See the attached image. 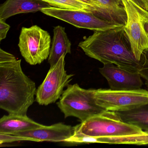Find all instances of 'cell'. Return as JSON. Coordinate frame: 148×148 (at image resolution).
Returning a JSON list of instances; mask_svg holds the SVG:
<instances>
[{"label":"cell","instance_id":"obj_24","mask_svg":"<svg viewBox=\"0 0 148 148\" xmlns=\"http://www.w3.org/2000/svg\"><path fill=\"white\" fill-rule=\"evenodd\" d=\"M144 28L145 31L148 33V15L145 19L144 22Z\"/></svg>","mask_w":148,"mask_h":148},{"label":"cell","instance_id":"obj_8","mask_svg":"<svg viewBox=\"0 0 148 148\" xmlns=\"http://www.w3.org/2000/svg\"><path fill=\"white\" fill-rule=\"evenodd\" d=\"M66 54L51 66L46 77L37 89L36 101L40 105L47 106L60 99L64 89L72 80L73 74H67L65 70Z\"/></svg>","mask_w":148,"mask_h":148},{"label":"cell","instance_id":"obj_9","mask_svg":"<svg viewBox=\"0 0 148 148\" xmlns=\"http://www.w3.org/2000/svg\"><path fill=\"white\" fill-rule=\"evenodd\" d=\"M44 14L67 22L76 27L93 31H106L124 26L100 18L91 12L51 7L40 11Z\"/></svg>","mask_w":148,"mask_h":148},{"label":"cell","instance_id":"obj_17","mask_svg":"<svg viewBox=\"0 0 148 148\" xmlns=\"http://www.w3.org/2000/svg\"><path fill=\"white\" fill-rule=\"evenodd\" d=\"M112 15L120 25L125 26L127 23L126 11L122 0H97Z\"/></svg>","mask_w":148,"mask_h":148},{"label":"cell","instance_id":"obj_13","mask_svg":"<svg viewBox=\"0 0 148 148\" xmlns=\"http://www.w3.org/2000/svg\"><path fill=\"white\" fill-rule=\"evenodd\" d=\"M51 7L41 0H6L0 6V19L6 21L16 14L36 12Z\"/></svg>","mask_w":148,"mask_h":148},{"label":"cell","instance_id":"obj_20","mask_svg":"<svg viewBox=\"0 0 148 148\" xmlns=\"http://www.w3.org/2000/svg\"><path fill=\"white\" fill-rule=\"evenodd\" d=\"M33 141L32 138L22 136H16L12 134L0 133V144L5 143H12L18 141Z\"/></svg>","mask_w":148,"mask_h":148},{"label":"cell","instance_id":"obj_6","mask_svg":"<svg viewBox=\"0 0 148 148\" xmlns=\"http://www.w3.org/2000/svg\"><path fill=\"white\" fill-rule=\"evenodd\" d=\"M94 97L98 105L105 110H126L148 103V91L143 89L119 90L111 89L94 90Z\"/></svg>","mask_w":148,"mask_h":148},{"label":"cell","instance_id":"obj_4","mask_svg":"<svg viewBox=\"0 0 148 148\" xmlns=\"http://www.w3.org/2000/svg\"><path fill=\"white\" fill-rule=\"evenodd\" d=\"M94 90L83 89L77 84L69 85L57 103L65 118L75 117L82 123L105 111L96 103Z\"/></svg>","mask_w":148,"mask_h":148},{"label":"cell","instance_id":"obj_1","mask_svg":"<svg viewBox=\"0 0 148 148\" xmlns=\"http://www.w3.org/2000/svg\"><path fill=\"white\" fill-rule=\"evenodd\" d=\"M124 27L95 31L78 46L86 55L103 64H114L130 71L138 72L139 61L132 52Z\"/></svg>","mask_w":148,"mask_h":148},{"label":"cell","instance_id":"obj_14","mask_svg":"<svg viewBox=\"0 0 148 148\" xmlns=\"http://www.w3.org/2000/svg\"><path fill=\"white\" fill-rule=\"evenodd\" d=\"M44 125L27 116L9 114L0 119V133L13 134L38 129Z\"/></svg>","mask_w":148,"mask_h":148},{"label":"cell","instance_id":"obj_18","mask_svg":"<svg viewBox=\"0 0 148 148\" xmlns=\"http://www.w3.org/2000/svg\"><path fill=\"white\" fill-rule=\"evenodd\" d=\"M53 7L69 10H82L93 13V8L79 0H41Z\"/></svg>","mask_w":148,"mask_h":148},{"label":"cell","instance_id":"obj_19","mask_svg":"<svg viewBox=\"0 0 148 148\" xmlns=\"http://www.w3.org/2000/svg\"><path fill=\"white\" fill-rule=\"evenodd\" d=\"M138 73L148 83V50L142 53L139 61Z\"/></svg>","mask_w":148,"mask_h":148},{"label":"cell","instance_id":"obj_11","mask_svg":"<svg viewBox=\"0 0 148 148\" xmlns=\"http://www.w3.org/2000/svg\"><path fill=\"white\" fill-rule=\"evenodd\" d=\"M75 127L60 123L12 135L30 138L34 142H64L73 135Z\"/></svg>","mask_w":148,"mask_h":148},{"label":"cell","instance_id":"obj_2","mask_svg":"<svg viewBox=\"0 0 148 148\" xmlns=\"http://www.w3.org/2000/svg\"><path fill=\"white\" fill-rule=\"evenodd\" d=\"M21 61L0 63V108L10 114L25 116L37 90L35 83L23 72Z\"/></svg>","mask_w":148,"mask_h":148},{"label":"cell","instance_id":"obj_10","mask_svg":"<svg viewBox=\"0 0 148 148\" xmlns=\"http://www.w3.org/2000/svg\"><path fill=\"white\" fill-rule=\"evenodd\" d=\"M99 71L106 79L111 90H139L143 85L142 77L138 72L130 71L114 64H104Z\"/></svg>","mask_w":148,"mask_h":148},{"label":"cell","instance_id":"obj_25","mask_svg":"<svg viewBox=\"0 0 148 148\" xmlns=\"http://www.w3.org/2000/svg\"><path fill=\"white\" fill-rule=\"evenodd\" d=\"M147 2H148V0H147Z\"/></svg>","mask_w":148,"mask_h":148},{"label":"cell","instance_id":"obj_12","mask_svg":"<svg viewBox=\"0 0 148 148\" xmlns=\"http://www.w3.org/2000/svg\"><path fill=\"white\" fill-rule=\"evenodd\" d=\"M65 143H102L110 144L148 145V132L144 134L115 136L95 137L75 132Z\"/></svg>","mask_w":148,"mask_h":148},{"label":"cell","instance_id":"obj_15","mask_svg":"<svg viewBox=\"0 0 148 148\" xmlns=\"http://www.w3.org/2000/svg\"><path fill=\"white\" fill-rule=\"evenodd\" d=\"M51 47L48 57L50 66L54 65L63 54L71 53V43L67 37L64 27L57 26L53 30Z\"/></svg>","mask_w":148,"mask_h":148},{"label":"cell","instance_id":"obj_5","mask_svg":"<svg viewBox=\"0 0 148 148\" xmlns=\"http://www.w3.org/2000/svg\"><path fill=\"white\" fill-rule=\"evenodd\" d=\"M51 37L48 32L38 26L23 27L18 47L22 57L32 65L41 64L50 54Z\"/></svg>","mask_w":148,"mask_h":148},{"label":"cell","instance_id":"obj_23","mask_svg":"<svg viewBox=\"0 0 148 148\" xmlns=\"http://www.w3.org/2000/svg\"><path fill=\"white\" fill-rule=\"evenodd\" d=\"M136 5L146 11H148V3L147 0H131Z\"/></svg>","mask_w":148,"mask_h":148},{"label":"cell","instance_id":"obj_21","mask_svg":"<svg viewBox=\"0 0 148 148\" xmlns=\"http://www.w3.org/2000/svg\"><path fill=\"white\" fill-rule=\"evenodd\" d=\"M17 60L15 57L11 53L0 49V63H7Z\"/></svg>","mask_w":148,"mask_h":148},{"label":"cell","instance_id":"obj_16","mask_svg":"<svg viewBox=\"0 0 148 148\" xmlns=\"http://www.w3.org/2000/svg\"><path fill=\"white\" fill-rule=\"evenodd\" d=\"M116 112L124 122L148 132V103L130 110Z\"/></svg>","mask_w":148,"mask_h":148},{"label":"cell","instance_id":"obj_7","mask_svg":"<svg viewBox=\"0 0 148 148\" xmlns=\"http://www.w3.org/2000/svg\"><path fill=\"white\" fill-rule=\"evenodd\" d=\"M126 11L127 23L124 27L137 60L139 61L142 53L148 50V33L144 28V22L148 15L145 11L131 0H122Z\"/></svg>","mask_w":148,"mask_h":148},{"label":"cell","instance_id":"obj_3","mask_svg":"<svg viewBox=\"0 0 148 148\" xmlns=\"http://www.w3.org/2000/svg\"><path fill=\"white\" fill-rule=\"evenodd\" d=\"M75 127V132L91 136H115L144 134L147 132L124 122L116 112L104 111Z\"/></svg>","mask_w":148,"mask_h":148},{"label":"cell","instance_id":"obj_22","mask_svg":"<svg viewBox=\"0 0 148 148\" xmlns=\"http://www.w3.org/2000/svg\"><path fill=\"white\" fill-rule=\"evenodd\" d=\"M10 26L6 23L5 21L0 19V40L6 38L8 32L10 29Z\"/></svg>","mask_w":148,"mask_h":148}]
</instances>
